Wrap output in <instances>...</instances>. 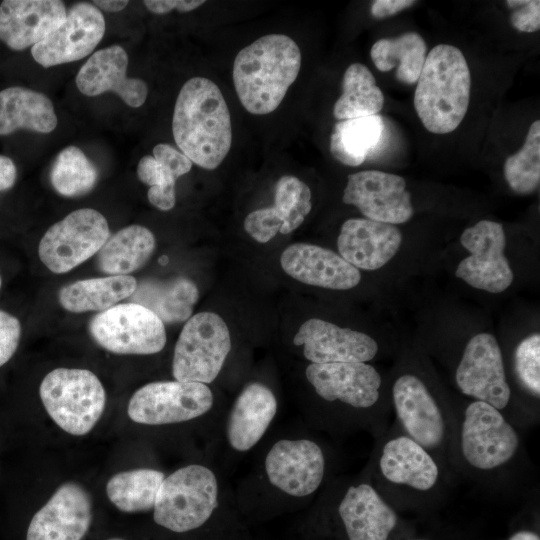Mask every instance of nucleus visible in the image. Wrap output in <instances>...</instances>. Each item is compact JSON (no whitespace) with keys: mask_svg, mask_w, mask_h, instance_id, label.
<instances>
[{"mask_svg":"<svg viewBox=\"0 0 540 540\" xmlns=\"http://www.w3.org/2000/svg\"><path fill=\"white\" fill-rule=\"evenodd\" d=\"M174 140L192 163L216 169L230 151L231 118L219 87L205 77H193L182 86L172 118Z\"/></svg>","mask_w":540,"mask_h":540,"instance_id":"1","label":"nucleus"},{"mask_svg":"<svg viewBox=\"0 0 540 540\" xmlns=\"http://www.w3.org/2000/svg\"><path fill=\"white\" fill-rule=\"evenodd\" d=\"M301 68V52L287 35L269 34L241 49L233 64V82L243 107L265 115L278 108Z\"/></svg>","mask_w":540,"mask_h":540,"instance_id":"2","label":"nucleus"},{"mask_svg":"<svg viewBox=\"0 0 540 540\" xmlns=\"http://www.w3.org/2000/svg\"><path fill=\"white\" fill-rule=\"evenodd\" d=\"M471 74L457 47L438 44L426 55L414 93L415 111L434 134L453 132L463 121L470 103Z\"/></svg>","mask_w":540,"mask_h":540,"instance_id":"3","label":"nucleus"},{"mask_svg":"<svg viewBox=\"0 0 540 540\" xmlns=\"http://www.w3.org/2000/svg\"><path fill=\"white\" fill-rule=\"evenodd\" d=\"M39 395L50 418L75 436H83L94 428L106 404L101 381L86 369L52 370L43 378Z\"/></svg>","mask_w":540,"mask_h":540,"instance_id":"4","label":"nucleus"},{"mask_svg":"<svg viewBox=\"0 0 540 540\" xmlns=\"http://www.w3.org/2000/svg\"><path fill=\"white\" fill-rule=\"evenodd\" d=\"M218 484L207 467L191 464L165 477L153 508L154 521L173 532L202 526L218 504Z\"/></svg>","mask_w":540,"mask_h":540,"instance_id":"5","label":"nucleus"},{"mask_svg":"<svg viewBox=\"0 0 540 540\" xmlns=\"http://www.w3.org/2000/svg\"><path fill=\"white\" fill-rule=\"evenodd\" d=\"M231 349L225 321L216 313L200 312L190 317L176 342L172 373L177 381L211 383L216 379Z\"/></svg>","mask_w":540,"mask_h":540,"instance_id":"6","label":"nucleus"},{"mask_svg":"<svg viewBox=\"0 0 540 540\" xmlns=\"http://www.w3.org/2000/svg\"><path fill=\"white\" fill-rule=\"evenodd\" d=\"M110 237L106 218L83 208L53 224L38 247L41 262L53 273H66L98 253Z\"/></svg>","mask_w":540,"mask_h":540,"instance_id":"7","label":"nucleus"},{"mask_svg":"<svg viewBox=\"0 0 540 540\" xmlns=\"http://www.w3.org/2000/svg\"><path fill=\"white\" fill-rule=\"evenodd\" d=\"M89 332L99 346L116 354H155L166 344L164 323L133 302L114 305L95 315Z\"/></svg>","mask_w":540,"mask_h":540,"instance_id":"8","label":"nucleus"},{"mask_svg":"<svg viewBox=\"0 0 540 540\" xmlns=\"http://www.w3.org/2000/svg\"><path fill=\"white\" fill-rule=\"evenodd\" d=\"M212 405L213 394L206 384L157 381L135 391L129 400L127 413L136 423L163 425L200 417Z\"/></svg>","mask_w":540,"mask_h":540,"instance_id":"9","label":"nucleus"},{"mask_svg":"<svg viewBox=\"0 0 540 540\" xmlns=\"http://www.w3.org/2000/svg\"><path fill=\"white\" fill-rule=\"evenodd\" d=\"M462 246L470 252L457 266L455 275L470 286L490 293L505 291L514 278L505 257L502 224L481 220L461 234Z\"/></svg>","mask_w":540,"mask_h":540,"instance_id":"10","label":"nucleus"},{"mask_svg":"<svg viewBox=\"0 0 540 540\" xmlns=\"http://www.w3.org/2000/svg\"><path fill=\"white\" fill-rule=\"evenodd\" d=\"M518 447V434L498 409L482 401L469 404L462 424L461 448L470 465L494 469L509 461Z\"/></svg>","mask_w":540,"mask_h":540,"instance_id":"11","label":"nucleus"},{"mask_svg":"<svg viewBox=\"0 0 540 540\" xmlns=\"http://www.w3.org/2000/svg\"><path fill=\"white\" fill-rule=\"evenodd\" d=\"M342 200L370 220L392 225L411 219L414 209L403 177L378 170L348 175Z\"/></svg>","mask_w":540,"mask_h":540,"instance_id":"12","label":"nucleus"},{"mask_svg":"<svg viewBox=\"0 0 540 540\" xmlns=\"http://www.w3.org/2000/svg\"><path fill=\"white\" fill-rule=\"evenodd\" d=\"M456 383L465 395L504 409L511 391L506 381L501 349L489 333L472 337L456 370Z\"/></svg>","mask_w":540,"mask_h":540,"instance_id":"13","label":"nucleus"},{"mask_svg":"<svg viewBox=\"0 0 540 540\" xmlns=\"http://www.w3.org/2000/svg\"><path fill=\"white\" fill-rule=\"evenodd\" d=\"M104 33L105 20L100 10L90 3H78L56 30L32 46L31 54L45 68L77 61L95 49Z\"/></svg>","mask_w":540,"mask_h":540,"instance_id":"14","label":"nucleus"},{"mask_svg":"<svg viewBox=\"0 0 540 540\" xmlns=\"http://www.w3.org/2000/svg\"><path fill=\"white\" fill-rule=\"evenodd\" d=\"M92 518L88 491L78 483L65 482L33 515L26 540H82Z\"/></svg>","mask_w":540,"mask_h":540,"instance_id":"15","label":"nucleus"},{"mask_svg":"<svg viewBox=\"0 0 540 540\" xmlns=\"http://www.w3.org/2000/svg\"><path fill=\"white\" fill-rule=\"evenodd\" d=\"M265 470L272 485L288 495L303 497L320 486L325 459L321 448L311 440L283 439L269 450Z\"/></svg>","mask_w":540,"mask_h":540,"instance_id":"16","label":"nucleus"},{"mask_svg":"<svg viewBox=\"0 0 540 540\" xmlns=\"http://www.w3.org/2000/svg\"><path fill=\"white\" fill-rule=\"evenodd\" d=\"M293 343L303 345L305 358L314 364L367 362L378 351L377 342L369 335L318 318L305 321Z\"/></svg>","mask_w":540,"mask_h":540,"instance_id":"17","label":"nucleus"},{"mask_svg":"<svg viewBox=\"0 0 540 540\" xmlns=\"http://www.w3.org/2000/svg\"><path fill=\"white\" fill-rule=\"evenodd\" d=\"M306 377L323 399L340 400L356 408L374 405L382 382L378 371L366 362L311 363Z\"/></svg>","mask_w":540,"mask_h":540,"instance_id":"18","label":"nucleus"},{"mask_svg":"<svg viewBox=\"0 0 540 540\" xmlns=\"http://www.w3.org/2000/svg\"><path fill=\"white\" fill-rule=\"evenodd\" d=\"M66 14L59 0H5L0 5V40L13 50H24L56 30Z\"/></svg>","mask_w":540,"mask_h":540,"instance_id":"19","label":"nucleus"},{"mask_svg":"<svg viewBox=\"0 0 540 540\" xmlns=\"http://www.w3.org/2000/svg\"><path fill=\"white\" fill-rule=\"evenodd\" d=\"M128 56L120 45L98 50L84 63L76 75V85L86 96L111 91L130 107L144 104L147 84L139 78H127Z\"/></svg>","mask_w":540,"mask_h":540,"instance_id":"20","label":"nucleus"},{"mask_svg":"<svg viewBox=\"0 0 540 540\" xmlns=\"http://www.w3.org/2000/svg\"><path fill=\"white\" fill-rule=\"evenodd\" d=\"M401 243L402 233L395 225L367 218L346 220L337 239L343 259L357 269L370 271L387 264Z\"/></svg>","mask_w":540,"mask_h":540,"instance_id":"21","label":"nucleus"},{"mask_svg":"<svg viewBox=\"0 0 540 540\" xmlns=\"http://www.w3.org/2000/svg\"><path fill=\"white\" fill-rule=\"evenodd\" d=\"M283 270L294 279L312 286L347 290L357 286L361 274L337 253L307 243H295L282 253Z\"/></svg>","mask_w":540,"mask_h":540,"instance_id":"22","label":"nucleus"},{"mask_svg":"<svg viewBox=\"0 0 540 540\" xmlns=\"http://www.w3.org/2000/svg\"><path fill=\"white\" fill-rule=\"evenodd\" d=\"M397 416L410 438L424 448L438 447L444 437L442 413L424 383L405 374L393 385Z\"/></svg>","mask_w":540,"mask_h":540,"instance_id":"23","label":"nucleus"},{"mask_svg":"<svg viewBox=\"0 0 540 540\" xmlns=\"http://www.w3.org/2000/svg\"><path fill=\"white\" fill-rule=\"evenodd\" d=\"M338 511L349 540H387L397 523L394 510L365 483L348 488Z\"/></svg>","mask_w":540,"mask_h":540,"instance_id":"24","label":"nucleus"},{"mask_svg":"<svg viewBox=\"0 0 540 540\" xmlns=\"http://www.w3.org/2000/svg\"><path fill=\"white\" fill-rule=\"evenodd\" d=\"M276 412V398L267 386L258 382L247 385L235 400L228 417L226 434L231 447L241 452L254 447Z\"/></svg>","mask_w":540,"mask_h":540,"instance_id":"25","label":"nucleus"},{"mask_svg":"<svg viewBox=\"0 0 540 540\" xmlns=\"http://www.w3.org/2000/svg\"><path fill=\"white\" fill-rule=\"evenodd\" d=\"M379 465L388 481L420 491L431 489L439 476L438 466L425 448L406 436L384 445Z\"/></svg>","mask_w":540,"mask_h":540,"instance_id":"26","label":"nucleus"},{"mask_svg":"<svg viewBox=\"0 0 540 540\" xmlns=\"http://www.w3.org/2000/svg\"><path fill=\"white\" fill-rule=\"evenodd\" d=\"M199 298L195 283L186 277L143 279L137 283L130 301L152 311L163 323L188 320Z\"/></svg>","mask_w":540,"mask_h":540,"instance_id":"27","label":"nucleus"},{"mask_svg":"<svg viewBox=\"0 0 540 540\" xmlns=\"http://www.w3.org/2000/svg\"><path fill=\"white\" fill-rule=\"evenodd\" d=\"M57 123L54 106L45 94L19 86L0 91V135L18 129L50 133Z\"/></svg>","mask_w":540,"mask_h":540,"instance_id":"28","label":"nucleus"},{"mask_svg":"<svg viewBox=\"0 0 540 540\" xmlns=\"http://www.w3.org/2000/svg\"><path fill=\"white\" fill-rule=\"evenodd\" d=\"M136 287L137 281L130 275L89 278L63 286L58 299L69 312L104 311L129 298Z\"/></svg>","mask_w":540,"mask_h":540,"instance_id":"29","label":"nucleus"},{"mask_svg":"<svg viewBox=\"0 0 540 540\" xmlns=\"http://www.w3.org/2000/svg\"><path fill=\"white\" fill-rule=\"evenodd\" d=\"M153 233L146 227L130 225L109 237L97 254L100 271L128 275L144 266L155 250Z\"/></svg>","mask_w":540,"mask_h":540,"instance_id":"30","label":"nucleus"},{"mask_svg":"<svg viewBox=\"0 0 540 540\" xmlns=\"http://www.w3.org/2000/svg\"><path fill=\"white\" fill-rule=\"evenodd\" d=\"M385 130L379 114L338 121L330 137V152L340 163L356 167L378 148Z\"/></svg>","mask_w":540,"mask_h":540,"instance_id":"31","label":"nucleus"},{"mask_svg":"<svg viewBox=\"0 0 540 540\" xmlns=\"http://www.w3.org/2000/svg\"><path fill=\"white\" fill-rule=\"evenodd\" d=\"M427 46L416 32L376 41L370 51L372 62L381 72L396 68V78L405 84L417 82L426 59Z\"/></svg>","mask_w":540,"mask_h":540,"instance_id":"32","label":"nucleus"},{"mask_svg":"<svg viewBox=\"0 0 540 540\" xmlns=\"http://www.w3.org/2000/svg\"><path fill=\"white\" fill-rule=\"evenodd\" d=\"M384 105V95L372 72L361 63L351 64L342 81V94L333 107L334 117L341 120L377 115Z\"/></svg>","mask_w":540,"mask_h":540,"instance_id":"33","label":"nucleus"},{"mask_svg":"<svg viewBox=\"0 0 540 540\" xmlns=\"http://www.w3.org/2000/svg\"><path fill=\"white\" fill-rule=\"evenodd\" d=\"M164 474L155 469L139 468L114 474L106 484L111 503L122 512H145L154 508Z\"/></svg>","mask_w":540,"mask_h":540,"instance_id":"34","label":"nucleus"},{"mask_svg":"<svg viewBox=\"0 0 540 540\" xmlns=\"http://www.w3.org/2000/svg\"><path fill=\"white\" fill-rule=\"evenodd\" d=\"M98 179L96 167L80 148L68 146L56 157L50 172L53 188L66 197L90 192Z\"/></svg>","mask_w":540,"mask_h":540,"instance_id":"35","label":"nucleus"},{"mask_svg":"<svg viewBox=\"0 0 540 540\" xmlns=\"http://www.w3.org/2000/svg\"><path fill=\"white\" fill-rule=\"evenodd\" d=\"M504 177L509 187L521 195L537 190L540 183V121L529 127L521 149L506 158Z\"/></svg>","mask_w":540,"mask_h":540,"instance_id":"36","label":"nucleus"},{"mask_svg":"<svg viewBox=\"0 0 540 540\" xmlns=\"http://www.w3.org/2000/svg\"><path fill=\"white\" fill-rule=\"evenodd\" d=\"M273 208L282 221L280 233L294 231L311 211L310 188L295 176H282L275 186Z\"/></svg>","mask_w":540,"mask_h":540,"instance_id":"37","label":"nucleus"},{"mask_svg":"<svg viewBox=\"0 0 540 540\" xmlns=\"http://www.w3.org/2000/svg\"><path fill=\"white\" fill-rule=\"evenodd\" d=\"M515 370L522 385L533 395H540V335L522 340L515 351Z\"/></svg>","mask_w":540,"mask_h":540,"instance_id":"38","label":"nucleus"},{"mask_svg":"<svg viewBox=\"0 0 540 540\" xmlns=\"http://www.w3.org/2000/svg\"><path fill=\"white\" fill-rule=\"evenodd\" d=\"M281 227L282 221L273 207L254 210L244 220L245 231L260 243L271 240Z\"/></svg>","mask_w":540,"mask_h":540,"instance_id":"39","label":"nucleus"},{"mask_svg":"<svg viewBox=\"0 0 540 540\" xmlns=\"http://www.w3.org/2000/svg\"><path fill=\"white\" fill-rule=\"evenodd\" d=\"M139 180L157 189L175 192L177 176L165 165L159 163L153 156L142 157L137 166Z\"/></svg>","mask_w":540,"mask_h":540,"instance_id":"40","label":"nucleus"},{"mask_svg":"<svg viewBox=\"0 0 540 540\" xmlns=\"http://www.w3.org/2000/svg\"><path fill=\"white\" fill-rule=\"evenodd\" d=\"M506 4L514 9L510 15V21L515 29L525 33H533L540 29L539 0H509Z\"/></svg>","mask_w":540,"mask_h":540,"instance_id":"41","label":"nucleus"},{"mask_svg":"<svg viewBox=\"0 0 540 540\" xmlns=\"http://www.w3.org/2000/svg\"><path fill=\"white\" fill-rule=\"evenodd\" d=\"M21 338L19 320L6 311L0 310V367L15 354Z\"/></svg>","mask_w":540,"mask_h":540,"instance_id":"42","label":"nucleus"},{"mask_svg":"<svg viewBox=\"0 0 540 540\" xmlns=\"http://www.w3.org/2000/svg\"><path fill=\"white\" fill-rule=\"evenodd\" d=\"M152 156L167 166L178 178L188 173L193 164L182 152L165 143L157 144L153 148Z\"/></svg>","mask_w":540,"mask_h":540,"instance_id":"43","label":"nucleus"},{"mask_svg":"<svg viewBox=\"0 0 540 540\" xmlns=\"http://www.w3.org/2000/svg\"><path fill=\"white\" fill-rule=\"evenodd\" d=\"M146 8L154 14H166L173 9L179 12L192 11L205 3L203 0H145Z\"/></svg>","mask_w":540,"mask_h":540,"instance_id":"44","label":"nucleus"},{"mask_svg":"<svg viewBox=\"0 0 540 540\" xmlns=\"http://www.w3.org/2000/svg\"><path fill=\"white\" fill-rule=\"evenodd\" d=\"M415 3L414 0H376L371 6V14L377 19L386 18L411 7Z\"/></svg>","mask_w":540,"mask_h":540,"instance_id":"45","label":"nucleus"},{"mask_svg":"<svg viewBox=\"0 0 540 540\" xmlns=\"http://www.w3.org/2000/svg\"><path fill=\"white\" fill-rule=\"evenodd\" d=\"M16 177L17 170L13 161L7 156L0 155V191L10 189Z\"/></svg>","mask_w":540,"mask_h":540,"instance_id":"46","label":"nucleus"},{"mask_svg":"<svg viewBox=\"0 0 540 540\" xmlns=\"http://www.w3.org/2000/svg\"><path fill=\"white\" fill-rule=\"evenodd\" d=\"M99 7L103 11L107 12H118L123 10L127 4L128 1L124 0H95L93 1V5Z\"/></svg>","mask_w":540,"mask_h":540,"instance_id":"47","label":"nucleus"},{"mask_svg":"<svg viewBox=\"0 0 540 540\" xmlns=\"http://www.w3.org/2000/svg\"><path fill=\"white\" fill-rule=\"evenodd\" d=\"M508 540H540V538L532 531L521 530L514 533Z\"/></svg>","mask_w":540,"mask_h":540,"instance_id":"48","label":"nucleus"},{"mask_svg":"<svg viewBox=\"0 0 540 540\" xmlns=\"http://www.w3.org/2000/svg\"><path fill=\"white\" fill-rule=\"evenodd\" d=\"M108 540H124V539L118 538V537H113V538H109Z\"/></svg>","mask_w":540,"mask_h":540,"instance_id":"49","label":"nucleus"},{"mask_svg":"<svg viewBox=\"0 0 540 540\" xmlns=\"http://www.w3.org/2000/svg\"><path fill=\"white\" fill-rule=\"evenodd\" d=\"M1 285H2V279H1V276H0V288H1Z\"/></svg>","mask_w":540,"mask_h":540,"instance_id":"50","label":"nucleus"}]
</instances>
